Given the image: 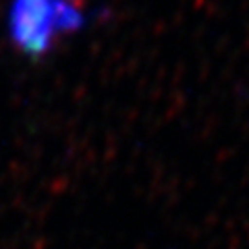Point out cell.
Wrapping results in <instances>:
<instances>
[{
  "label": "cell",
  "instance_id": "1",
  "mask_svg": "<svg viewBox=\"0 0 249 249\" xmlns=\"http://www.w3.org/2000/svg\"><path fill=\"white\" fill-rule=\"evenodd\" d=\"M98 11L83 0H9L4 29L15 50L27 60H44L67 36L83 34Z\"/></svg>",
  "mask_w": 249,
  "mask_h": 249
}]
</instances>
